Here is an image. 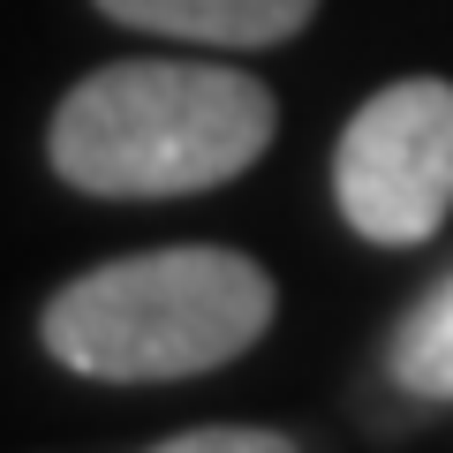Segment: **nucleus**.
<instances>
[{
	"instance_id": "nucleus-1",
	"label": "nucleus",
	"mask_w": 453,
	"mask_h": 453,
	"mask_svg": "<svg viewBox=\"0 0 453 453\" xmlns=\"http://www.w3.org/2000/svg\"><path fill=\"white\" fill-rule=\"evenodd\" d=\"M273 91L226 61H106L53 106L46 159L83 196H189L273 144Z\"/></svg>"
},
{
	"instance_id": "nucleus-2",
	"label": "nucleus",
	"mask_w": 453,
	"mask_h": 453,
	"mask_svg": "<svg viewBox=\"0 0 453 453\" xmlns=\"http://www.w3.org/2000/svg\"><path fill=\"white\" fill-rule=\"evenodd\" d=\"M280 295L273 273L219 242H174L144 257H113L68 280L38 318L46 356L98 386H159L196 378L257 348Z\"/></svg>"
},
{
	"instance_id": "nucleus-3",
	"label": "nucleus",
	"mask_w": 453,
	"mask_h": 453,
	"mask_svg": "<svg viewBox=\"0 0 453 453\" xmlns=\"http://www.w3.org/2000/svg\"><path fill=\"white\" fill-rule=\"evenodd\" d=\"M333 204L378 250L431 242L453 211V83L408 76L363 98L333 151Z\"/></svg>"
},
{
	"instance_id": "nucleus-4",
	"label": "nucleus",
	"mask_w": 453,
	"mask_h": 453,
	"mask_svg": "<svg viewBox=\"0 0 453 453\" xmlns=\"http://www.w3.org/2000/svg\"><path fill=\"white\" fill-rule=\"evenodd\" d=\"M98 8L129 31L189 46H280L318 16V0H98Z\"/></svg>"
},
{
	"instance_id": "nucleus-5",
	"label": "nucleus",
	"mask_w": 453,
	"mask_h": 453,
	"mask_svg": "<svg viewBox=\"0 0 453 453\" xmlns=\"http://www.w3.org/2000/svg\"><path fill=\"white\" fill-rule=\"evenodd\" d=\"M386 371H393V386H401V393H416V401H431V408L453 401V273L438 280L401 325H393Z\"/></svg>"
},
{
	"instance_id": "nucleus-6",
	"label": "nucleus",
	"mask_w": 453,
	"mask_h": 453,
	"mask_svg": "<svg viewBox=\"0 0 453 453\" xmlns=\"http://www.w3.org/2000/svg\"><path fill=\"white\" fill-rule=\"evenodd\" d=\"M151 453H303L288 431H265V423H204V431L159 438Z\"/></svg>"
}]
</instances>
